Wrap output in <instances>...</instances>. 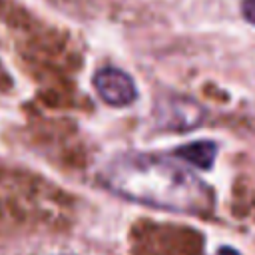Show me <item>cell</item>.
<instances>
[{
	"instance_id": "obj_1",
	"label": "cell",
	"mask_w": 255,
	"mask_h": 255,
	"mask_svg": "<svg viewBox=\"0 0 255 255\" xmlns=\"http://www.w3.org/2000/svg\"><path fill=\"white\" fill-rule=\"evenodd\" d=\"M102 183L114 195L141 205L207 215L215 207L213 189L187 167L153 153H124L102 171Z\"/></svg>"
},
{
	"instance_id": "obj_2",
	"label": "cell",
	"mask_w": 255,
	"mask_h": 255,
	"mask_svg": "<svg viewBox=\"0 0 255 255\" xmlns=\"http://www.w3.org/2000/svg\"><path fill=\"white\" fill-rule=\"evenodd\" d=\"M205 120V110L191 98L167 96L155 106V124L167 131H191Z\"/></svg>"
},
{
	"instance_id": "obj_3",
	"label": "cell",
	"mask_w": 255,
	"mask_h": 255,
	"mask_svg": "<svg viewBox=\"0 0 255 255\" xmlns=\"http://www.w3.org/2000/svg\"><path fill=\"white\" fill-rule=\"evenodd\" d=\"M94 90L102 102L114 108L129 106L137 98V88L131 76L114 66H104L94 74Z\"/></svg>"
},
{
	"instance_id": "obj_4",
	"label": "cell",
	"mask_w": 255,
	"mask_h": 255,
	"mask_svg": "<svg viewBox=\"0 0 255 255\" xmlns=\"http://www.w3.org/2000/svg\"><path fill=\"white\" fill-rule=\"evenodd\" d=\"M215 153H217V145L213 141H191L187 145H181L173 151L175 157H179L181 161H187L195 167H201V169H209L213 165V159H215Z\"/></svg>"
},
{
	"instance_id": "obj_5",
	"label": "cell",
	"mask_w": 255,
	"mask_h": 255,
	"mask_svg": "<svg viewBox=\"0 0 255 255\" xmlns=\"http://www.w3.org/2000/svg\"><path fill=\"white\" fill-rule=\"evenodd\" d=\"M241 14L249 24L255 26V0H241Z\"/></svg>"
},
{
	"instance_id": "obj_6",
	"label": "cell",
	"mask_w": 255,
	"mask_h": 255,
	"mask_svg": "<svg viewBox=\"0 0 255 255\" xmlns=\"http://www.w3.org/2000/svg\"><path fill=\"white\" fill-rule=\"evenodd\" d=\"M217 255H239V253H237L235 249H231V247H221Z\"/></svg>"
}]
</instances>
